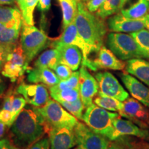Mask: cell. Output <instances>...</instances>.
I'll use <instances>...</instances> for the list:
<instances>
[{
	"mask_svg": "<svg viewBox=\"0 0 149 149\" xmlns=\"http://www.w3.org/2000/svg\"><path fill=\"white\" fill-rule=\"evenodd\" d=\"M51 127L37 108H24L11 127L15 143L20 148H26L48 133Z\"/></svg>",
	"mask_w": 149,
	"mask_h": 149,
	"instance_id": "1",
	"label": "cell"
},
{
	"mask_svg": "<svg viewBox=\"0 0 149 149\" xmlns=\"http://www.w3.org/2000/svg\"><path fill=\"white\" fill-rule=\"evenodd\" d=\"M74 22L78 33L88 46L91 53L98 52L103 46L104 37L107 32L103 19L90 12L85 3L80 1Z\"/></svg>",
	"mask_w": 149,
	"mask_h": 149,
	"instance_id": "2",
	"label": "cell"
},
{
	"mask_svg": "<svg viewBox=\"0 0 149 149\" xmlns=\"http://www.w3.org/2000/svg\"><path fill=\"white\" fill-rule=\"evenodd\" d=\"M119 116H120L119 113H111L95 104H92L86 109L82 120L93 131L112 141L114 133L113 122Z\"/></svg>",
	"mask_w": 149,
	"mask_h": 149,
	"instance_id": "3",
	"label": "cell"
},
{
	"mask_svg": "<svg viewBox=\"0 0 149 149\" xmlns=\"http://www.w3.org/2000/svg\"><path fill=\"white\" fill-rule=\"evenodd\" d=\"M108 48L121 60L144 58L137 42L130 34L112 32L107 35Z\"/></svg>",
	"mask_w": 149,
	"mask_h": 149,
	"instance_id": "4",
	"label": "cell"
},
{
	"mask_svg": "<svg viewBox=\"0 0 149 149\" xmlns=\"http://www.w3.org/2000/svg\"><path fill=\"white\" fill-rule=\"evenodd\" d=\"M49 38L42 30L35 27L34 25L22 24L20 44L30 63L38 53L47 46Z\"/></svg>",
	"mask_w": 149,
	"mask_h": 149,
	"instance_id": "5",
	"label": "cell"
},
{
	"mask_svg": "<svg viewBox=\"0 0 149 149\" xmlns=\"http://www.w3.org/2000/svg\"><path fill=\"white\" fill-rule=\"evenodd\" d=\"M37 109L51 128L66 127L74 129L79 123L75 117L55 100L50 99L45 105Z\"/></svg>",
	"mask_w": 149,
	"mask_h": 149,
	"instance_id": "6",
	"label": "cell"
},
{
	"mask_svg": "<svg viewBox=\"0 0 149 149\" xmlns=\"http://www.w3.org/2000/svg\"><path fill=\"white\" fill-rule=\"evenodd\" d=\"M29 64L21 44H18L7 56L1 71V74L15 81L29 71Z\"/></svg>",
	"mask_w": 149,
	"mask_h": 149,
	"instance_id": "7",
	"label": "cell"
},
{
	"mask_svg": "<svg viewBox=\"0 0 149 149\" xmlns=\"http://www.w3.org/2000/svg\"><path fill=\"white\" fill-rule=\"evenodd\" d=\"M77 149H107L109 139L95 133L86 124L79 122L74 128Z\"/></svg>",
	"mask_w": 149,
	"mask_h": 149,
	"instance_id": "8",
	"label": "cell"
},
{
	"mask_svg": "<svg viewBox=\"0 0 149 149\" xmlns=\"http://www.w3.org/2000/svg\"><path fill=\"white\" fill-rule=\"evenodd\" d=\"M55 42L61 44H70L79 48L83 53V60L81 63L82 66L86 67L93 71H96L95 68L93 65V60L89 59V56L92 53L88 46L78 33L74 22L64 29L63 33L58 39L55 40Z\"/></svg>",
	"mask_w": 149,
	"mask_h": 149,
	"instance_id": "9",
	"label": "cell"
},
{
	"mask_svg": "<svg viewBox=\"0 0 149 149\" xmlns=\"http://www.w3.org/2000/svg\"><path fill=\"white\" fill-rule=\"evenodd\" d=\"M99 84V93L124 102L129 94L120 84L117 78L110 72H97L95 76Z\"/></svg>",
	"mask_w": 149,
	"mask_h": 149,
	"instance_id": "10",
	"label": "cell"
},
{
	"mask_svg": "<svg viewBox=\"0 0 149 149\" xmlns=\"http://www.w3.org/2000/svg\"><path fill=\"white\" fill-rule=\"evenodd\" d=\"M16 92L22 95L28 104L36 108L43 107L50 100L46 87L40 84H27L22 83L18 86Z\"/></svg>",
	"mask_w": 149,
	"mask_h": 149,
	"instance_id": "11",
	"label": "cell"
},
{
	"mask_svg": "<svg viewBox=\"0 0 149 149\" xmlns=\"http://www.w3.org/2000/svg\"><path fill=\"white\" fill-rule=\"evenodd\" d=\"M79 91L86 109L93 104V98L99 93L97 81L84 66L79 70Z\"/></svg>",
	"mask_w": 149,
	"mask_h": 149,
	"instance_id": "12",
	"label": "cell"
},
{
	"mask_svg": "<svg viewBox=\"0 0 149 149\" xmlns=\"http://www.w3.org/2000/svg\"><path fill=\"white\" fill-rule=\"evenodd\" d=\"M107 26L111 32L124 33L137 32L146 28L144 18H128L121 13L113 15L108 19Z\"/></svg>",
	"mask_w": 149,
	"mask_h": 149,
	"instance_id": "13",
	"label": "cell"
},
{
	"mask_svg": "<svg viewBox=\"0 0 149 149\" xmlns=\"http://www.w3.org/2000/svg\"><path fill=\"white\" fill-rule=\"evenodd\" d=\"M48 137L51 149H71L77 145L74 130L69 128H51Z\"/></svg>",
	"mask_w": 149,
	"mask_h": 149,
	"instance_id": "14",
	"label": "cell"
},
{
	"mask_svg": "<svg viewBox=\"0 0 149 149\" xmlns=\"http://www.w3.org/2000/svg\"><path fill=\"white\" fill-rule=\"evenodd\" d=\"M51 46L59 51L60 62L67 65L73 71L79 68L83 60V53L79 48L70 44L57 43L55 41L52 43Z\"/></svg>",
	"mask_w": 149,
	"mask_h": 149,
	"instance_id": "15",
	"label": "cell"
},
{
	"mask_svg": "<svg viewBox=\"0 0 149 149\" xmlns=\"http://www.w3.org/2000/svg\"><path fill=\"white\" fill-rule=\"evenodd\" d=\"M96 70L98 69H110L121 70L126 67L124 61L120 59L109 48L102 46L97 52V56L93 60Z\"/></svg>",
	"mask_w": 149,
	"mask_h": 149,
	"instance_id": "16",
	"label": "cell"
},
{
	"mask_svg": "<svg viewBox=\"0 0 149 149\" xmlns=\"http://www.w3.org/2000/svg\"><path fill=\"white\" fill-rule=\"evenodd\" d=\"M113 126L114 133L112 141L116 140L124 135H132L144 139H149V133L146 130L138 127L131 121L123 120L120 116L114 120Z\"/></svg>",
	"mask_w": 149,
	"mask_h": 149,
	"instance_id": "17",
	"label": "cell"
},
{
	"mask_svg": "<svg viewBox=\"0 0 149 149\" xmlns=\"http://www.w3.org/2000/svg\"><path fill=\"white\" fill-rule=\"evenodd\" d=\"M121 79L130 95L141 104L149 107V88L129 74H122Z\"/></svg>",
	"mask_w": 149,
	"mask_h": 149,
	"instance_id": "18",
	"label": "cell"
},
{
	"mask_svg": "<svg viewBox=\"0 0 149 149\" xmlns=\"http://www.w3.org/2000/svg\"><path fill=\"white\" fill-rule=\"evenodd\" d=\"M27 80L31 83L40 84L49 88L60 81L55 72L47 68H30L28 71Z\"/></svg>",
	"mask_w": 149,
	"mask_h": 149,
	"instance_id": "19",
	"label": "cell"
},
{
	"mask_svg": "<svg viewBox=\"0 0 149 149\" xmlns=\"http://www.w3.org/2000/svg\"><path fill=\"white\" fill-rule=\"evenodd\" d=\"M120 13L128 18H144L149 14V0H125Z\"/></svg>",
	"mask_w": 149,
	"mask_h": 149,
	"instance_id": "20",
	"label": "cell"
},
{
	"mask_svg": "<svg viewBox=\"0 0 149 149\" xmlns=\"http://www.w3.org/2000/svg\"><path fill=\"white\" fill-rule=\"evenodd\" d=\"M22 25H6L0 24V46L9 52L18 44V40L21 34Z\"/></svg>",
	"mask_w": 149,
	"mask_h": 149,
	"instance_id": "21",
	"label": "cell"
},
{
	"mask_svg": "<svg viewBox=\"0 0 149 149\" xmlns=\"http://www.w3.org/2000/svg\"><path fill=\"white\" fill-rule=\"evenodd\" d=\"M123 110L119 114L122 117H126L129 120L137 121H145L148 119V112L145 108L133 98L128 97L124 101Z\"/></svg>",
	"mask_w": 149,
	"mask_h": 149,
	"instance_id": "22",
	"label": "cell"
},
{
	"mask_svg": "<svg viewBox=\"0 0 149 149\" xmlns=\"http://www.w3.org/2000/svg\"><path fill=\"white\" fill-rule=\"evenodd\" d=\"M126 70L128 73L139 79L149 86V61L142 58L128 60Z\"/></svg>",
	"mask_w": 149,
	"mask_h": 149,
	"instance_id": "23",
	"label": "cell"
},
{
	"mask_svg": "<svg viewBox=\"0 0 149 149\" xmlns=\"http://www.w3.org/2000/svg\"><path fill=\"white\" fill-rule=\"evenodd\" d=\"M0 24L6 25H22L23 17L20 9L0 5Z\"/></svg>",
	"mask_w": 149,
	"mask_h": 149,
	"instance_id": "24",
	"label": "cell"
},
{
	"mask_svg": "<svg viewBox=\"0 0 149 149\" xmlns=\"http://www.w3.org/2000/svg\"><path fill=\"white\" fill-rule=\"evenodd\" d=\"M60 63V55L55 48L43 52L35 61V68H47L54 70Z\"/></svg>",
	"mask_w": 149,
	"mask_h": 149,
	"instance_id": "25",
	"label": "cell"
},
{
	"mask_svg": "<svg viewBox=\"0 0 149 149\" xmlns=\"http://www.w3.org/2000/svg\"><path fill=\"white\" fill-rule=\"evenodd\" d=\"M62 13L63 29L74 21L77 12V0H58Z\"/></svg>",
	"mask_w": 149,
	"mask_h": 149,
	"instance_id": "26",
	"label": "cell"
},
{
	"mask_svg": "<svg viewBox=\"0 0 149 149\" xmlns=\"http://www.w3.org/2000/svg\"><path fill=\"white\" fill-rule=\"evenodd\" d=\"M49 91L52 98L59 103L72 102L80 98L79 88L61 89L54 86L49 88Z\"/></svg>",
	"mask_w": 149,
	"mask_h": 149,
	"instance_id": "27",
	"label": "cell"
},
{
	"mask_svg": "<svg viewBox=\"0 0 149 149\" xmlns=\"http://www.w3.org/2000/svg\"><path fill=\"white\" fill-rule=\"evenodd\" d=\"M93 101L96 105L102 109L109 111L118 112L119 113L122 111L124 107V104L122 102L100 93H98V95L95 97Z\"/></svg>",
	"mask_w": 149,
	"mask_h": 149,
	"instance_id": "28",
	"label": "cell"
},
{
	"mask_svg": "<svg viewBox=\"0 0 149 149\" xmlns=\"http://www.w3.org/2000/svg\"><path fill=\"white\" fill-rule=\"evenodd\" d=\"M125 0H105L95 14L100 18L104 19L118 13L122 10Z\"/></svg>",
	"mask_w": 149,
	"mask_h": 149,
	"instance_id": "29",
	"label": "cell"
},
{
	"mask_svg": "<svg viewBox=\"0 0 149 149\" xmlns=\"http://www.w3.org/2000/svg\"><path fill=\"white\" fill-rule=\"evenodd\" d=\"M130 35L135 39L144 58L149 59V31L144 29L137 32L131 33Z\"/></svg>",
	"mask_w": 149,
	"mask_h": 149,
	"instance_id": "30",
	"label": "cell"
},
{
	"mask_svg": "<svg viewBox=\"0 0 149 149\" xmlns=\"http://www.w3.org/2000/svg\"><path fill=\"white\" fill-rule=\"evenodd\" d=\"M63 107L77 119L82 120L83 112L85 109L81 97L72 102H61Z\"/></svg>",
	"mask_w": 149,
	"mask_h": 149,
	"instance_id": "31",
	"label": "cell"
},
{
	"mask_svg": "<svg viewBox=\"0 0 149 149\" xmlns=\"http://www.w3.org/2000/svg\"><path fill=\"white\" fill-rule=\"evenodd\" d=\"M39 0H26L25 12L22 15L23 23L28 25H34V11L37 6Z\"/></svg>",
	"mask_w": 149,
	"mask_h": 149,
	"instance_id": "32",
	"label": "cell"
},
{
	"mask_svg": "<svg viewBox=\"0 0 149 149\" xmlns=\"http://www.w3.org/2000/svg\"><path fill=\"white\" fill-rule=\"evenodd\" d=\"M79 71L75 70L72 72L70 77L64 81H60L55 86L58 88H79Z\"/></svg>",
	"mask_w": 149,
	"mask_h": 149,
	"instance_id": "33",
	"label": "cell"
},
{
	"mask_svg": "<svg viewBox=\"0 0 149 149\" xmlns=\"http://www.w3.org/2000/svg\"><path fill=\"white\" fill-rule=\"evenodd\" d=\"M54 72L60 81H64L70 77L73 70L64 63L60 62L54 69Z\"/></svg>",
	"mask_w": 149,
	"mask_h": 149,
	"instance_id": "34",
	"label": "cell"
},
{
	"mask_svg": "<svg viewBox=\"0 0 149 149\" xmlns=\"http://www.w3.org/2000/svg\"><path fill=\"white\" fill-rule=\"evenodd\" d=\"M26 103V101L23 97L15 95L13 102V113L14 117L15 120L22 110L25 108Z\"/></svg>",
	"mask_w": 149,
	"mask_h": 149,
	"instance_id": "35",
	"label": "cell"
},
{
	"mask_svg": "<svg viewBox=\"0 0 149 149\" xmlns=\"http://www.w3.org/2000/svg\"><path fill=\"white\" fill-rule=\"evenodd\" d=\"M15 118L12 112L2 109L0 110V122L6 126L10 127L15 122Z\"/></svg>",
	"mask_w": 149,
	"mask_h": 149,
	"instance_id": "36",
	"label": "cell"
},
{
	"mask_svg": "<svg viewBox=\"0 0 149 149\" xmlns=\"http://www.w3.org/2000/svg\"><path fill=\"white\" fill-rule=\"evenodd\" d=\"M29 149H51L49 137H45L39 139Z\"/></svg>",
	"mask_w": 149,
	"mask_h": 149,
	"instance_id": "37",
	"label": "cell"
},
{
	"mask_svg": "<svg viewBox=\"0 0 149 149\" xmlns=\"http://www.w3.org/2000/svg\"><path fill=\"white\" fill-rule=\"evenodd\" d=\"M105 0H89L86 3H85L86 6L88 10L91 13H96L98 9L103 4Z\"/></svg>",
	"mask_w": 149,
	"mask_h": 149,
	"instance_id": "38",
	"label": "cell"
},
{
	"mask_svg": "<svg viewBox=\"0 0 149 149\" xmlns=\"http://www.w3.org/2000/svg\"><path fill=\"white\" fill-rule=\"evenodd\" d=\"M51 6V0H39L37 8L40 10L42 13H47L50 10Z\"/></svg>",
	"mask_w": 149,
	"mask_h": 149,
	"instance_id": "39",
	"label": "cell"
},
{
	"mask_svg": "<svg viewBox=\"0 0 149 149\" xmlns=\"http://www.w3.org/2000/svg\"><path fill=\"white\" fill-rule=\"evenodd\" d=\"M9 53L10 52L8 50L6 49L3 46H0V71H1V70H2V68L5 64L7 56H8Z\"/></svg>",
	"mask_w": 149,
	"mask_h": 149,
	"instance_id": "40",
	"label": "cell"
},
{
	"mask_svg": "<svg viewBox=\"0 0 149 149\" xmlns=\"http://www.w3.org/2000/svg\"><path fill=\"white\" fill-rule=\"evenodd\" d=\"M14 146L8 139H0V149H13Z\"/></svg>",
	"mask_w": 149,
	"mask_h": 149,
	"instance_id": "41",
	"label": "cell"
},
{
	"mask_svg": "<svg viewBox=\"0 0 149 149\" xmlns=\"http://www.w3.org/2000/svg\"><path fill=\"white\" fill-rule=\"evenodd\" d=\"M16 3H17L19 8L21 10L22 15L25 12V9H26V0H15Z\"/></svg>",
	"mask_w": 149,
	"mask_h": 149,
	"instance_id": "42",
	"label": "cell"
},
{
	"mask_svg": "<svg viewBox=\"0 0 149 149\" xmlns=\"http://www.w3.org/2000/svg\"><path fill=\"white\" fill-rule=\"evenodd\" d=\"M15 0H0V5H13Z\"/></svg>",
	"mask_w": 149,
	"mask_h": 149,
	"instance_id": "43",
	"label": "cell"
},
{
	"mask_svg": "<svg viewBox=\"0 0 149 149\" xmlns=\"http://www.w3.org/2000/svg\"><path fill=\"white\" fill-rule=\"evenodd\" d=\"M133 149H149V144H139L134 147Z\"/></svg>",
	"mask_w": 149,
	"mask_h": 149,
	"instance_id": "44",
	"label": "cell"
},
{
	"mask_svg": "<svg viewBox=\"0 0 149 149\" xmlns=\"http://www.w3.org/2000/svg\"><path fill=\"white\" fill-rule=\"evenodd\" d=\"M6 88V85L4 82L3 81V80L1 79V77H0V95L3 94V93L4 92Z\"/></svg>",
	"mask_w": 149,
	"mask_h": 149,
	"instance_id": "45",
	"label": "cell"
},
{
	"mask_svg": "<svg viewBox=\"0 0 149 149\" xmlns=\"http://www.w3.org/2000/svg\"><path fill=\"white\" fill-rule=\"evenodd\" d=\"M5 127H6L5 124L0 122V139L1 138V137H2L3 134H4Z\"/></svg>",
	"mask_w": 149,
	"mask_h": 149,
	"instance_id": "46",
	"label": "cell"
},
{
	"mask_svg": "<svg viewBox=\"0 0 149 149\" xmlns=\"http://www.w3.org/2000/svg\"><path fill=\"white\" fill-rule=\"evenodd\" d=\"M144 22L145 26H146L147 30L149 31V14H148L146 16L144 17Z\"/></svg>",
	"mask_w": 149,
	"mask_h": 149,
	"instance_id": "47",
	"label": "cell"
},
{
	"mask_svg": "<svg viewBox=\"0 0 149 149\" xmlns=\"http://www.w3.org/2000/svg\"><path fill=\"white\" fill-rule=\"evenodd\" d=\"M107 149H119V148H117V147H116V146H110V147H109V148H108Z\"/></svg>",
	"mask_w": 149,
	"mask_h": 149,
	"instance_id": "48",
	"label": "cell"
},
{
	"mask_svg": "<svg viewBox=\"0 0 149 149\" xmlns=\"http://www.w3.org/2000/svg\"><path fill=\"white\" fill-rule=\"evenodd\" d=\"M13 149H29V147H28V148H18V147H16V146H14L13 148Z\"/></svg>",
	"mask_w": 149,
	"mask_h": 149,
	"instance_id": "49",
	"label": "cell"
},
{
	"mask_svg": "<svg viewBox=\"0 0 149 149\" xmlns=\"http://www.w3.org/2000/svg\"><path fill=\"white\" fill-rule=\"evenodd\" d=\"M81 1H82V2H84V3H86L87 1H88L89 0H81Z\"/></svg>",
	"mask_w": 149,
	"mask_h": 149,
	"instance_id": "50",
	"label": "cell"
},
{
	"mask_svg": "<svg viewBox=\"0 0 149 149\" xmlns=\"http://www.w3.org/2000/svg\"><path fill=\"white\" fill-rule=\"evenodd\" d=\"M77 1H81V0H77Z\"/></svg>",
	"mask_w": 149,
	"mask_h": 149,
	"instance_id": "51",
	"label": "cell"
},
{
	"mask_svg": "<svg viewBox=\"0 0 149 149\" xmlns=\"http://www.w3.org/2000/svg\"><path fill=\"white\" fill-rule=\"evenodd\" d=\"M73 149H77V148H73Z\"/></svg>",
	"mask_w": 149,
	"mask_h": 149,
	"instance_id": "52",
	"label": "cell"
}]
</instances>
